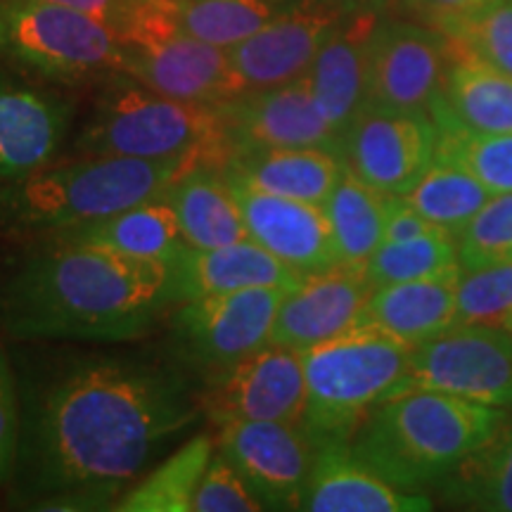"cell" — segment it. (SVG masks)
Masks as SVG:
<instances>
[{"mask_svg": "<svg viewBox=\"0 0 512 512\" xmlns=\"http://www.w3.org/2000/svg\"><path fill=\"white\" fill-rule=\"evenodd\" d=\"M176 370L136 358H76L38 389L17 467L43 510H100L171 437L200 418Z\"/></svg>", "mask_w": 512, "mask_h": 512, "instance_id": "obj_1", "label": "cell"}, {"mask_svg": "<svg viewBox=\"0 0 512 512\" xmlns=\"http://www.w3.org/2000/svg\"><path fill=\"white\" fill-rule=\"evenodd\" d=\"M171 299V264L53 238L0 275V328L15 339L131 342Z\"/></svg>", "mask_w": 512, "mask_h": 512, "instance_id": "obj_2", "label": "cell"}, {"mask_svg": "<svg viewBox=\"0 0 512 512\" xmlns=\"http://www.w3.org/2000/svg\"><path fill=\"white\" fill-rule=\"evenodd\" d=\"M505 408L411 389L370 408L349 439L351 453L403 491L437 486L494 434Z\"/></svg>", "mask_w": 512, "mask_h": 512, "instance_id": "obj_3", "label": "cell"}, {"mask_svg": "<svg viewBox=\"0 0 512 512\" xmlns=\"http://www.w3.org/2000/svg\"><path fill=\"white\" fill-rule=\"evenodd\" d=\"M81 155L188 162L223 171L233 157L219 105L169 98L128 74L112 81L95 102L93 117L76 138Z\"/></svg>", "mask_w": 512, "mask_h": 512, "instance_id": "obj_4", "label": "cell"}, {"mask_svg": "<svg viewBox=\"0 0 512 512\" xmlns=\"http://www.w3.org/2000/svg\"><path fill=\"white\" fill-rule=\"evenodd\" d=\"M185 169L192 166L178 159L150 162L112 155L48 162L5 188L3 216L17 228L62 233L162 197Z\"/></svg>", "mask_w": 512, "mask_h": 512, "instance_id": "obj_5", "label": "cell"}, {"mask_svg": "<svg viewBox=\"0 0 512 512\" xmlns=\"http://www.w3.org/2000/svg\"><path fill=\"white\" fill-rule=\"evenodd\" d=\"M413 347L387 332L358 328L304 351L302 427L313 444H349L370 408L406 375Z\"/></svg>", "mask_w": 512, "mask_h": 512, "instance_id": "obj_6", "label": "cell"}, {"mask_svg": "<svg viewBox=\"0 0 512 512\" xmlns=\"http://www.w3.org/2000/svg\"><path fill=\"white\" fill-rule=\"evenodd\" d=\"M131 79L185 102L219 105L247 91L226 48L178 29L171 0H128L112 24Z\"/></svg>", "mask_w": 512, "mask_h": 512, "instance_id": "obj_7", "label": "cell"}, {"mask_svg": "<svg viewBox=\"0 0 512 512\" xmlns=\"http://www.w3.org/2000/svg\"><path fill=\"white\" fill-rule=\"evenodd\" d=\"M0 53L64 83L124 69L112 24L41 0H0Z\"/></svg>", "mask_w": 512, "mask_h": 512, "instance_id": "obj_8", "label": "cell"}, {"mask_svg": "<svg viewBox=\"0 0 512 512\" xmlns=\"http://www.w3.org/2000/svg\"><path fill=\"white\" fill-rule=\"evenodd\" d=\"M411 389L512 408V332L503 325L456 323L415 344L406 375L392 394Z\"/></svg>", "mask_w": 512, "mask_h": 512, "instance_id": "obj_9", "label": "cell"}, {"mask_svg": "<svg viewBox=\"0 0 512 512\" xmlns=\"http://www.w3.org/2000/svg\"><path fill=\"white\" fill-rule=\"evenodd\" d=\"M285 292L283 287H252L178 304L171 316L178 356L214 375L268 347Z\"/></svg>", "mask_w": 512, "mask_h": 512, "instance_id": "obj_10", "label": "cell"}, {"mask_svg": "<svg viewBox=\"0 0 512 512\" xmlns=\"http://www.w3.org/2000/svg\"><path fill=\"white\" fill-rule=\"evenodd\" d=\"M437 124L430 112L366 105L342 133V159L363 183L403 197L437 157Z\"/></svg>", "mask_w": 512, "mask_h": 512, "instance_id": "obj_11", "label": "cell"}, {"mask_svg": "<svg viewBox=\"0 0 512 512\" xmlns=\"http://www.w3.org/2000/svg\"><path fill=\"white\" fill-rule=\"evenodd\" d=\"M200 408L216 427L228 422H302L306 408L304 358L283 347L259 349L211 375Z\"/></svg>", "mask_w": 512, "mask_h": 512, "instance_id": "obj_12", "label": "cell"}, {"mask_svg": "<svg viewBox=\"0 0 512 512\" xmlns=\"http://www.w3.org/2000/svg\"><path fill=\"white\" fill-rule=\"evenodd\" d=\"M216 448L238 467L264 510H299L316 444L302 422H228Z\"/></svg>", "mask_w": 512, "mask_h": 512, "instance_id": "obj_13", "label": "cell"}, {"mask_svg": "<svg viewBox=\"0 0 512 512\" xmlns=\"http://www.w3.org/2000/svg\"><path fill=\"white\" fill-rule=\"evenodd\" d=\"M351 10L349 0H292L264 29L228 50L230 64L247 91L304 79L325 38Z\"/></svg>", "mask_w": 512, "mask_h": 512, "instance_id": "obj_14", "label": "cell"}, {"mask_svg": "<svg viewBox=\"0 0 512 512\" xmlns=\"http://www.w3.org/2000/svg\"><path fill=\"white\" fill-rule=\"evenodd\" d=\"M233 155L247 147H325L342 155V133L330 124L309 81L245 91L219 102Z\"/></svg>", "mask_w": 512, "mask_h": 512, "instance_id": "obj_15", "label": "cell"}, {"mask_svg": "<svg viewBox=\"0 0 512 512\" xmlns=\"http://www.w3.org/2000/svg\"><path fill=\"white\" fill-rule=\"evenodd\" d=\"M375 287L368 268L356 264H335L306 275L285 292L268 344L304 354L354 330Z\"/></svg>", "mask_w": 512, "mask_h": 512, "instance_id": "obj_16", "label": "cell"}, {"mask_svg": "<svg viewBox=\"0 0 512 512\" xmlns=\"http://www.w3.org/2000/svg\"><path fill=\"white\" fill-rule=\"evenodd\" d=\"M446 38L408 22H380L370 41L368 105L430 112L444 88Z\"/></svg>", "mask_w": 512, "mask_h": 512, "instance_id": "obj_17", "label": "cell"}, {"mask_svg": "<svg viewBox=\"0 0 512 512\" xmlns=\"http://www.w3.org/2000/svg\"><path fill=\"white\" fill-rule=\"evenodd\" d=\"M226 181L240 204L249 240L302 275L339 264L328 216L320 204L273 195L233 178Z\"/></svg>", "mask_w": 512, "mask_h": 512, "instance_id": "obj_18", "label": "cell"}, {"mask_svg": "<svg viewBox=\"0 0 512 512\" xmlns=\"http://www.w3.org/2000/svg\"><path fill=\"white\" fill-rule=\"evenodd\" d=\"M306 275L283 264L254 240L230 242L221 247H185L171 264V299L174 306L207 294H226L252 287L292 290Z\"/></svg>", "mask_w": 512, "mask_h": 512, "instance_id": "obj_19", "label": "cell"}, {"mask_svg": "<svg viewBox=\"0 0 512 512\" xmlns=\"http://www.w3.org/2000/svg\"><path fill=\"white\" fill-rule=\"evenodd\" d=\"M67 105L0 72V185L46 166L67 131Z\"/></svg>", "mask_w": 512, "mask_h": 512, "instance_id": "obj_20", "label": "cell"}, {"mask_svg": "<svg viewBox=\"0 0 512 512\" xmlns=\"http://www.w3.org/2000/svg\"><path fill=\"white\" fill-rule=\"evenodd\" d=\"M377 24L373 10H351L325 38L306 74L318 105L339 133L368 105L370 41Z\"/></svg>", "mask_w": 512, "mask_h": 512, "instance_id": "obj_21", "label": "cell"}, {"mask_svg": "<svg viewBox=\"0 0 512 512\" xmlns=\"http://www.w3.org/2000/svg\"><path fill=\"white\" fill-rule=\"evenodd\" d=\"M309 512H427L432 501L403 491L351 453L349 444L318 446L302 508Z\"/></svg>", "mask_w": 512, "mask_h": 512, "instance_id": "obj_22", "label": "cell"}, {"mask_svg": "<svg viewBox=\"0 0 512 512\" xmlns=\"http://www.w3.org/2000/svg\"><path fill=\"white\" fill-rule=\"evenodd\" d=\"M344 159L325 147H247L221 174L252 188L323 207L344 174Z\"/></svg>", "mask_w": 512, "mask_h": 512, "instance_id": "obj_23", "label": "cell"}, {"mask_svg": "<svg viewBox=\"0 0 512 512\" xmlns=\"http://www.w3.org/2000/svg\"><path fill=\"white\" fill-rule=\"evenodd\" d=\"M458 275L375 287L358 325L387 332L415 347L456 325Z\"/></svg>", "mask_w": 512, "mask_h": 512, "instance_id": "obj_24", "label": "cell"}, {"mask_svg": "<svg viewBox=\"0 0 512 512\" xmlns=\"http://www.w3.org/2000/svg\"><path fill=\"white\" fill-rule=\"evenodd\" d=\"M53 238L110 249L140 261H164V264H174L188 247L174 209L164 200V195L119 211L110 219L53 233Z\"/></svg>", "mask_w": 512, "mask_h": 512, "instance_id": "obj_25", "label": "cell"}, {"mask_svg": "<svg viewBox=\"0 0 512 512\" xmlns=\"http://www.w3.org/2000/svg\"><path fill=\"white\" fill-rule=\"evenodd\" d=\"M164 200L174 209L188 247L209 249L249 238L240 204L221 171L185 169L164 192Z\"/></svg>", "mask_w": 512, "mask_h": 512, "instance_id": "obj_26", "label": "cell"}, {"mask_svg": "<svg viewBox=\"0 0 512 512\" xmlns=\"http://www.w3.org/2000/svg\"><path fill=\"white\" fill-rule=\"evenodd\" d=\"M441 100L465 126L512 136V76L491 67L453 38H446Z\"/></svg>", "mask_w": 512, "mask_h": 512, "instance_id": "obj_27", "label": "cell"}, {"mask_svg": "<svg viewBox=\"0 0 512 512\" xmlns=\"http://www.w3.org/2000/svg\"><path fill=\"white\" fill-rule=\"evenodd\" d=\"M389 202L392 195L363 183L349 166H344L342 178L323 204L339 264H368L384 242Z\"/></svg>", "mask_w": 512, "mask_h": 512, "instance_id": "obj_28", "label": "cell"}, {"mask_svg": "<svg viewBox=\"0 0 512 512\" xmlns=\"http://www.w3.org/2000/svg\"><path fill=\"white\" fill-rule=\"evenodd\" d=\"M437 486L458 508L512 512V413Z\"/></svg>", "mask_w": 512, "mask_h": 512, "instance_id": "obj_29", "label": "cell"}, {"mask_svg": "<svg viewBox=\"0 0 512 512\" xmlns=\"http://www.w3.org/2000/svg\"><path fill=\"white\" fill-rule=\"evenodd\" d=\"M216 453L211 434H197L171 453L150 475L117 498L119 512H190L204 470Z\"/></svg>", "mask_w": 512, "mask_h": 512, "instance_id": "obj_30", "label": "cell"}, {"mask_svg": "<svg viewBox=\"0 0 512 512\" xmlns=\"http://www.w3.org/2000/svg\"><path fill=\"white\" fill-rule=\"evenodd\" d=\"M430 114L439 133L437 159L475 176L491 195L512 192V136L465 126L453 117L441 93L434 98Z\"/></svg>", "mask_w": 512, "mask_h": 512, "instance_id": "obj_31", "label": "cell"}, {"mask_svg": "<svg viewBox=\"0 0 512 512\" xmlns=\"http://www.w3.org/2000/svg\"><path fill=\"white\" fill-rule=\"evenodd\" d=\"M292 0H171L178 29L230 50L264 29Z\"/></svg>", "mask_w": 512, "mask_h": 512, "instance_id": "obj_32", "label": "cell"}, {"mask_svg": "<svg viewBox=\"0 0 512 512\" xmlns=\"http://www.w3.org/2000/svg\"><path fill=\"white\" fill-rule=\"evenodd\" d=\"M489 197L491 192L475 176L434 157L430 169L403 195V200L439 228L458 235Z\"/></svg>", "mask_w": 512, "mask_h": 512, "instance_id": "obj_33", "label": "cell"}, {"mask_svg": "<svg viewBox=\"0 0 512 512\" xmlns=\"http://www.w3.org/2000/svg\"><path fill=\"white\" fill-rule=\"evenodd\" d=\"M366 268L377 287L460 273L456 235L432 233L413 240L382 242Z\"/></svg>", "mask_w": 512, "mask_h": 512, "instance_id": "obj_34", "label": "cell"}, {"mask_svg": "<svg viewBox=\"0 0 512 512\" xmlns=\"http://www.w3.org/2000/svg\"><path fill=\"white\" fill-rule=\"evenodd\" d=\"M456 238L460 271L512 261V192L489 197Z\"/></svg>", "mask_w": 512, "mask_h": 512, "instance_id": "obj_35", "label": "cell"}, {"mask_svg": "<svg viewBox=\"0 0 512 512\" xmlns=\"http://www.w3.org/2000/svg\"><path fill=\"white\" fill-rule=\"evenodd\" d=\"M439 34L512 76V0H486L482 8L441 27Z\"/></svg>", "mask_w": 512, "mask_h": 512, "instance_id": "obj_36", "label": "cell"}, {"mask_svg": "<svg viewBox=\"0 0 512 512\" xmlns=\"http://www.w3.org/2000/svg\"><path fill=\"white\" fill-rule=\"evenodd\" d=\"M512 316V261L460 271L456 323L503 325Z\"/></svg>", "mask_w": 512, "mask_h": 512, "instance_id": "obj_37", "label": "cell"}, {"mask_svg": "<svg viewBox=\"0 0 512 512\" xmlns=\"http://www.w3.org/2000/svg\"><path fill=\"white\" fill-rule=\"evenodd\" d=\"M195 512H256L264 510L254 491L249 489L245 477L240 475L238 467L223 456L216 448L214 458L204 470L202 482L197 486L195 501H192Z\"/></svg>", "mask_w": 512, "mask_h": 512, "instance_id": "obj_38", "label": "cell"}, {"mask_svg": "<svg viewBox=\"0 0 512 512\" xmlns=\"http://www.w3.org/2000/svg\"><path fill=\"white\" fill-rule=\"evenodd\" d=\"M22 446V411H19L15 375L8 354L0 347V486L8 484L17 470Z\"/></svg>", "mask_w": 512, "mask_h": 512, "instance_id": "obj_39", "label": "cell"}, {"mask_svg": "<svg viewBox=\"0 0 512 512\" xmlns=\"http://www.w3.org/2000/svg\"><path fill=\"white\" fill-rule=\"evenodd\" d=\"M432 233H448V230L439 228L437 223L420 214L418 209L411 207L403 197H392L387 211V228H384V242H399V240H413L420 235Z\"/></svg>", "mask_w": 512, "mask_h": 512, "instance_id": "obj_40", "label": "cell"}, {"mask_svg": "<svg viewBox=\"0 0 512 512\" xmlns=\"http://www.w3.org/2000/svg\"><path fill=\"white\" fill-rule=\"evenodd\" d=\"M486 0H411L413 8H418L422 15L430 17V22L437 31L456 19L470 15L477 8H482Z\"/></svg>", "mask_w": 512, "mask_h": 512, "instance_id": "obj_41", "label": "cell"}, {"mask_svg": "<svg viewBox=\"0 0 512 512\" xmlns=\"http://www.w3.org/2000/svg\"><path fill=\"white\" fill-rule=\"evenodd\" d=\"M41 3L62 5V8L86 12V15L98 17V19H102V22L114 24L128 0H41Z\"/></svg>", "mask_w": 512, "mask_h": 512, "instance_id": "obj_42", "label": "cell"}, {"mask_svg": "<svg viewBox=\"0 0 512 512\" xmlns=\"http://www.w3.org/2000/svg\"><path fill=\"white\" fill-rule=\"evenodd\" d=\"M503 328H505V330H510V332H512V316H510L508 320H505V323H503Z\"/></svg>", "mask_w": 512, "mask_h": 512, "instance_id": "obj_43", "label": "cell"}]
</instances>
